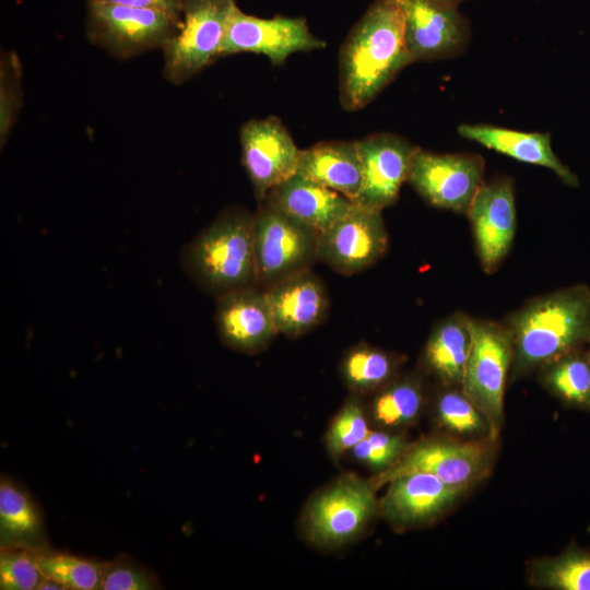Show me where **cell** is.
Wrapping results in <instances>:
<instances>
[{"label": "cell", "mask_w": 590, "mask_h": 590, "mask_svg": "<svg viewBox=\"0 0 590 590\" xmlns=\"http://www.w3.org/2000/svg\"><path fill=\"white\" fill-rule=\"evenodd\" d=\"M366 410L358 394L350 396L331 420L326 434L329 456L339 461L370 432Z\"/></svg>", "instance_id": "obj_30"}, {"label": "cell", "mask_w": 590, "mask_h": 590, "mask_svg": "<svg viewBox=\"0 0 590 590\" xmlns=\"http://www.w3.org/2000/svg\"><path fill=\"white\" fill-rule=\"evenodd\" d=\"M180 24L181 20L156 9L87 2V39L120 60L163 49Z\"/></svg>", "instance_id": "obj_7"}, {"label": "cell", "mask_w": 590, "mask_h": 590, "mask_svg": "<svg viewBox=\"0 0 590 590\" xmlns=\"http://www.w3.org/2000/svg\"><path fill=\"white\" fill-rule=\"evenodd\" d=\"M381 212L355 203L346 214L318 235V260L346 276L374 266L388 247V233Z\"/></svg>", "instance_id": "obj_10"}, {"label": "cell", "mask_w": 590, "mask_h": 590, "mask_svg": "<svg viewBox=\"0 0 590 590\" xmlns=\"http://www.w3.org/2000/svg\"><path fill=\"white\" fill-rule=\"evenodd\" d=\"M445 4H449V5H452V7H459V4L465 0H438Z\"/></svg>", "instance_id": "obj_37"}, {"label": "cell", "mask_w": 590, "mask_h": 590, "mask_svg": "<svg viewBox=\"0 0 590 590\" xmlns=\"http://www.w3.org/2000/svg\"><path fill=\"white\" fill-rule=\"evenodd\" d=\"M356 144L363 182L355 203L382 211L397 201L417 146L392 133L370 134Z\"/></svg>", "instance_id": "obj_16"}, {"label": "cell", "mask_w": 590, "mask_h": 590, "mask_svg": "<svg viewBox=\"0 0 590 590\" xmlns=\"http://www.w3.org/2000/svg\"><path fill=\"white\" fill-rule=\"evenodd\" d=\"M409 64L400 0H375L340 49L342 107L349 111L362 109Z\"/></svg>", "instance_id": "obj_1"}, {"label": "cell", "mask_w": 590, "mask_h": 590, "mask_svg": "<svg viewBox=\"0 0 590 590\" xmlns=\"http://www.w3.org/2000/svg\"><path fill=\"white\" fill-rule=\"evenodd\" d=\"M235 0H184L178 33L165 45L163 76L180 85L221 58Z\"/></svg>", "instance_id": "obj_6"}, {"label": "cell", "mask_w": 590, "mask_h": 590, "mask_svg": "<svg viewBox=\"0 0 590 590\" xmlns=\"http://www.w3.org/2000/svg\"><path fill=\"white\" fill-rule=\"evenodd\" d=\"M161 582L156 574L127 556L105 562L101 590H153L160 589Z\"/></svg>", "instance_id": "obj_33"}, {"label": "cell", "mask_w": 590, "mask_h": 590, "mask_svg": "<svg viewBox=\"0 0 590 590\" xmlns=\"http://www.w3.org/2000/svg\"><path fill=\"white\" fill-rule=\"evenodd\" d=\"M580 350L545 365L543 381L564 401L590 408V362Z\"/></svg>", "instance_id": "obj_29"}, {"label": "cell", "mask_w": 590, "mask_h": 590, "mask_svg": "<svg viewBox=\"0 0 590 590\" xmlns=\"http://www.w3.org/2000/svg\"><path fill=\"white\" fill-rule=\"evenodd\" d=\"M378 508L370 480L342 475L309 500L303 515V532L318 547H340L365 530Z\"/></svg>", "instance_id": "obj_5"}, {"label": "cell", "mask_w": 590, "mask_h": 590, "mask_svg": "<svg viewBox=\"0 0 590 590\" xmlns=\"http://www.w3.org/2000/svg\"><path fill=\"white\" fill-rule=\"evenodd\" d=\"M87 2H103L121 4L134 8L156 9L181 20L184 0H86Z\"/></svg>", "instance_id": "obj_36"}, {"label": "cell", "mask_w": 590, "mask_h": 590, "mask_svg": "<svg viewBox=\"0 0 590 590\" xmlns=\"http://www.w3.org/2000/svg\"><path fill=\"white\" fill-rule=\"evenodd\" d=\"M45 578L67 590H99L105 562H97L48 546L36 550Z\"/></svg>", "instance_id": "obj_27"}, {"label": "cell", "mask_w": 590, "mask_h": 590, "mask_svg": "<svg viewBox=\"0 0 590 590\" xmlns=\"http://www.w3.org/2000/svg\"><path fill=\"white\" fill-rule=\"evenodd\" d=\"M0 138L5 143L21 107V64L13 52H2L0 63Z\"/></svg>", "instance_id": "obj_35"}, {"label": "cell", "mask_w": 590, "mask_h": 590, "mask_svg": "<svg viewBox=\"0 0 590 590\" xmlns=\"http://www.w3.org/2000/svg\"><path fill=\"white\" fill-rule=\"evenodd\" d=\"M279 333L303 335L327 316L329 299L323 283L310 269L264 288Z\"/></svg>", "instance_id": "obj_19"}, {"label": "cell", "mask_w": 590, "mask_h": 590, "mask_svg": "<svg viewBox=\"0 0 590 590\" xmlns=\"http://www.w3.org/2000/svg\"><path fill=\"white\" fill-rule=\"evenodd\" d=\"M406 181L433 206L467 214L484 184V160L473 153H435L417 146Z\"/></svg>", "instance_id": "obj_9"}, {"label": "cell", "mask_w": 590, "mask_h": 590, "mask_svg": "<svg viewBox=\"0 0 590 590\" xmlns=\"http://www.w3.org/2000/svg\"><path fill=\"white\" fill-rule=\"evenodd\" d=\"M296 174L355 202L363 182L356 141H324L300 150Z\"/></svg>", "instance_id": "obj_22"}, {"label": "cell", "mask_w": 590, "mask_h": 590, "mask_svg": "<svg viewBox=\"0 0 590 590\" xmlns=\"http://www.w3.org/2000/svg\"><path fill=\"white\" fill-rule=\"evenodd\" d=\"M436 415L451 432L465 435L488 433L484 416L462 390L442 392L436 402Z\"/></svg>", "instance_id": "obj_31"}, {"label": "cell", "mask_w": 590, "mask_h": 590, "mask_svg": "<svg viewBox=\"0 0 590 590\" xmlns=\"http://www.w3.org/2000/svg\"><path fill=\"white\" fill-rule=\"evenodd\" d=\"M462 138L508 155L519 162L551 169L564 184L577 187V176L556 156L551 135L543 132H524L492 125H460Z\"/></svg>", "instance_id": "obj_21"}, {"label": "cell", "mask_w": 590, "mask_h": 590, "mask_svg": "<svg viewBox=\"0 0 590 590\" xmlns=\"http://www.w3.org/2000/svg\"><path fill=\"white\" fill-rule=\"evenodd\" d=\"M241 163L257 200L296 174L300 150L278 117L248 120L240 129Z\"/></svg>", "instance_id": "obj_14"}, {"label": "cell", "mask_w": 590, "mask_h": 590, "mask_svg": "<svg viewBox=\"0 0 590 590\" xmlns=\"http://www.w3.org/2000/svg\"><path fill=\"white\" fill-rule=\"evenodd\" d=\"M181 263L197 285L216 297L257 286L252 215L241 208L222 211L185 247Z\"/></svg>", "instance_id": "obj_3"}, {"label": "cell", "mask_w": 590, "mask_h": 590, "mask_svg": "<svg viewBox=\"0 0 590 590\" xmlns=\"http://www.w3.org/2000/svg\"><path fill=\"white\" fill-rule=\"evenodd\" d=\"M531 583L556 590H590V554L568 550L555 557L535 560L530 568Z\"/></svg>", "instance_id": "obj_28"}, {"label": "cell", "mask_w": 590, "mask_h": 590, "mask_svg": "<svg viewBox=\"0 0 590 590\" xmlns=\"http://www.w3.org/2000/svg\"><path fill=\"white\" fill-rule=\"evenodd\" d=\"M491 451L482 441L424 440L408 446L398 461L370 481L376 487L413 472H427L442 482L468 488L487 472Z\"/></svg>", "instance_id": "obj_11"}, {"label": "cell", "mask_w": 590, "mask_h": 590, "mask_svg": "<svg viewBox=\"0 0 590 590\" xmlns=\"http://www.w3.org/2000/svg\"><path fill=\"white\" fill-rule=\"evenodd\" d=\"M252 243L257 286L263 290L318 260V234L266 202L252 214Z\"/></svg>", "instance_id": "obj_8"}, {"label": "cell", "mask_w": 590, "mask_h": 590, "mask_svg": "<svg viewBox=\"0 0 590 590\" xmlns=\"http://www.w3.org/2000/svg\"><path fill=\"white\" fill-rule=\"evenodd\" d=\"M43 579L36 550L1 547L0 589L34 590Z\"/></svg>", "instance_id": "obj_32"}, {"label": "cell", "mask_w": 590, "mask_h": 590, "mask_svg": "<svg viewBox=\"0 0 590 590\" xmlns=\"http://www.w3.org/2000/svg\"><path fill=\"white\" fill-rule=\"evenodd\" d=\"M467 215L472 227L480 263L494 272L510 250L516 233L517 213L514 182L497 178L481 186Z\"/></svg>", "instance_id": "obj_15"}, {"label": "cell", "mask_w": 590, "mask_h": 590, "mask_svg": "<svg viewBox=\"0 0 590 590\" xmlns=\"http://www.w3.org/2000/svg\"><path fill=\"white\" fill-rule=\"evenodd\" d=\"M472 341L461 385L484 416L488 439H497L504 420V396L514 358L512 338L503 322L471 318Z\"/></svg>", "instance_id": "obj_4"}, {"label": "cell", "mask_w": 590, "mask_h": 590, "mask_svg": "<svg viewBox=\"0 0 590 590\" xmlns=\"http://www.w3.org/2000/svg\"><path fill=\"white\" fill-rule=\"evenodd\" d=\"M471 318L456 312L439 321L424 347L426 368L447 387L462 385L471 347Z\"/></svg>", "instance_id": "obj_24"}, {"label": "cell", "mask_w": 590, "mask_h": 590, "mask_svg": "<svg viewBox=\"0 0 590 590\" xmlns=\"http://www.w3.org/2000/svg\"><path fill=\"white\" fill-rule=\"evenodd\" d=\"M410 62L456 57L469 45L471 28L458 7L438 0H400Z\"/></svg>", "instance_id": "obj_13"}, {"label": "cell", "mask_w": 590, "mask_h": 590, "mask_svg": "<svg viewBox=\"0 0 590 590\" xmlns=\"http://www.w3.org/2000/svg\"><path fill=\"white\" fill-rule=\"evenodd\" d=\"M589 344H590V342H589ZM587 354H588V357H589V362H590V349H589V351H588V353H587Z\"/></svg>", "instance_id": "obj_38"}, {"label": "cell", "mask_w": 590, "mask_h": 590, "mask_svg": "<svg viewBox=\"0 0 590 590\" xmlns=\"http://www.w3.org/2000/svg\"><path fill=\"white\" fill-rule=\"evenodd\" d=\"M504 323L512 338L514 380L590 342V287L575 284L538 296Z\"/></svg>", "instance_id": "obj_2"}, {"label": "cell", "mask_w": 590, "mask_h": 590, "mask_svg": "<svg viewBox=\"0 0 590 590\" xmlns=\"http://www.w3.org/2000/svg\"><path fill=\"white\" fill-rule=\"evenodd\" d=\"M399 357L381 349L361 343L350 349L340 364L345 386L354 393L377 392L394 379Z\"/></svg>", "instance_id": "obj_25"}, {"label": "cell", "mask_w": 590, "mask_h": 590, "mask_svg": "<svg viewBox=\"0 0 590 590\" xmlns=\"http://www.w3.org/2000/svg\"><path fill=\"white\" fill-rule=\"evenodd\" d=\"M215 323L226 346L247 354L264 350L279 333L266 292L259 286L216 297Z\"/></svg>", "instance_id": "obj_17"}, {"label": "cell", "mask_w": 590, "mask_h": 590, "mask_svg": "<svg viewBox=\"0 0 590 590\" xmlns=\"http://www.w3.org/2000/svg\"><path fill=\"white\" fill-rule=\"evenodd\" d=\"M465 489L447 484L427 472L408 473L389 482L379 509L394 526L421 524L444 512Z\"/></svg>", "instance_id": "obj_18"}, {"label": "cell", "mask_w": 590, "mask_h": 590, "mask_svg": "<svg viewBox=\"0 0 590 590\" xmlns=\"http://www.w3.org/2000/svg\"><path fill=\"white\" fill-rule=\"evenodd\" d=\"M324 47L326 43L311 34L303 17L263 19L246 14L236 7L227 24L221 58L253 52L267 56L273 66H281L294 52Z\"/></svg>", "instance_id": "obj_12"}, {"label": "cell", "mask_w": 590, "mask_h": 590, "mask_svg": "<svg viewBox=\"0 0 590 590\" xmlns=\"http://www.w3.org/2000/svg\"><path fill=\"white\" fill-rule=\"evenodd\" d=\"M1 547L48 546L44 515L31 493L5 475L0 481Z\"/></svg>", "instance_id": "obj_23"}, {"label": "cell", "mask_w": 590, "mask_h": 590, "mask_svg": "<svg viewBox=\"0 0 590 590\" xmlns=\"http://www.w3.org/2000/svg\"><path fill=\"white\" fill-rule=\"evenodd\" d=\"M402 436L386 430H370L350 452L354 459L377 473L391 468L406 449Z\"/></svg>", "instance_id": "obj_34"}, {"label": "cell", "mask_w": 590, "mask_h": 590, "mask_svg": "<svg viewBox=\"0 0 590 590\" xmlns=\"http://www.w3.org/2000/svg\"><path fill=\"white\" fill-rule=\"evenodd\" d=\"M262 202L318 235L355 205L340 192L297 174L270 190Z\"/></svg>", "instance_id": "obj_20"}, {"label": "cell", "mask_w": 590, "mask_h": 590, "mask_svg": "<svg viewBox=\"0 0 590 590\" xmlns=\"http://www.w3.org/2000/svg\"><path fill=\"white\" fill-rule=\"evenodd\" d=\"M423 403V390L416 379H393L377 391L371 400L369 414L380 427H402L420 416Z\"/></svg>", "instance_id": "obj_26"}]
</instances>
